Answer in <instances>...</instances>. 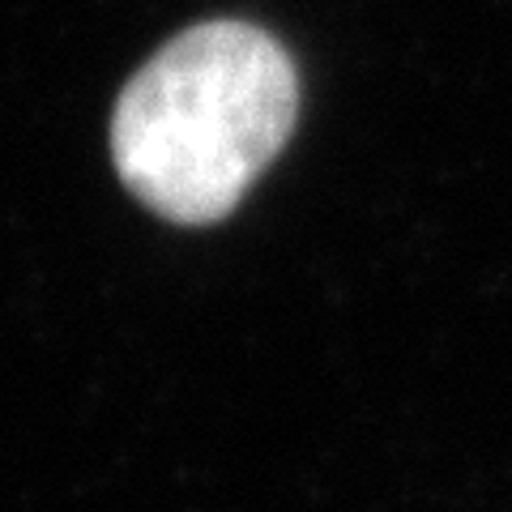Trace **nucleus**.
Listing matches in <instances>:
<instances>
[{
	"mask_svg": "<svg viewBox=\"0 0 512 512\" xmlns=\"http://www.w3.org/2000/svg\"><path fill=\"white\" fill-rule=\"evenodd\" d=\"M295 116L299 82L282 43L244 22H205L175 35L124 86L111 158L141 205L205 227L244 201Z\"/></svg>",
	"mask_w": 512,
	"mask_h": 512,
	"instance_id": "nucleus-1",
	"label": "nucleus"
}]
</instances>
